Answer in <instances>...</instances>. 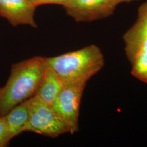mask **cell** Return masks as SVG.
<instances>
[{
  "label": "cell",
  "mask_w": 147,
  "mask_h": 147,
  "mask_svg": "<svg viewBox=\"0 0 147 147\" xmlns=\"http://www.w3.org/2000/svg\"><path fill=\"white\" fill-rule=\"evenodd\" d=\"M47 65L44 57L34 56L11 67L5 85L0 88V117L36 94L42 82Z\"/></svg>",
  "instance_id": "obj_1"
},
{
  "label": "cell",
  "mask_w": 147,
  "mask_h": 147,
  "mask_svg": "<svg viewBox=\"0 0 147 147\" xmlns=\"http://www.w3.org/2000/svg\"><path fill=\"white\" fill-rule=\"evenodd\" d=\"M44 60L63 84H87L103 68L105 64L103 53L94 44L57 56L44 57Z\"/></svg>",
  "instance_id": "obj_2"
},
{
  "label": "cell",
  "mask_w": 147,
  "mask_h": 147,
  "mask_svg": "<svg viewBox=\"0 0 147 147\" xmlns=\"http://www.w3.org/2000/svg\"><path fill=\"white\" fill-rule=\"evenodd\" d=\"M28 120L24 132H34L45 136L57 137L69 133L67 126L51 106L34 95L28 99Z\"/></svg>",
  "instance_id": "obj_3"
},
{
  "label": "cell",
  "mask_w": 147,
  "mask_h": 147,
  "mask_svg": "<svg viewBox=\"0 0 147 147\" xmlns=\"http://www.w3.org/2000/svg\"><path fill=\"white\" fill-rule=\"evenodd\" d=\"M86 84H63L62 89L51 106L71 134L79 131L80 106Z\"/></svg>",
  "instance_id": "obj_4"
},
{
  "label": "cell",
  "mask_w": 147,
  "mask_h": 147,
  "mask_svg": "<svg viewBox=\"0 0 147 147\" xmlns=\"http://www.w3.org/2000/svg\"><path fill=\"white\" fill-rule=\"evenodd\" d=\"M118 5L115 0H69L63 7L76 22H91L111 16Z\"/></svg>",
  "instance_id": "obj_5"
},
{
  "label": "cell",
  "mask_w": 147,
  "mask_h": 147,
  "mask_svg": "<svg viewBox=\"0 0 147 147\" xmlns=\"http://www.w3.org/2000/svg\"><path fill=\"white\" fill-rule=\"evenodd\" d=\"M36 8L28 0H0V16L13 26L27 25L37 28L34 19Z\"/></svg>",
  "instance_id": "obj_6"
},
{
  "label": "cell",
  "mask_w": 147,
  "mask_h": 147,
  "mask_svg": "<svg viewBox=\"0 0 147 147\" xmlns=\"http://www.w3.org/2000/svg\"><path fill=\"white\" fill-rule=\"evenodd\" d=\"M123 40L130 62L138 54L147 53V31L134 25L124 34Z\"/></svg>",
  "instance_id": "obj_7"
},
{
  "label": "cell",
  "mask_w": 147,
  "mask_h": 147,
  "mask_svg": "<svg viewBox=\"0 0 147 147\" xmlns=\"http://www.w3.org/2000/svg\"><path fill=\"white\" fill-rule=\"evenodd\" d=\"M63 86V84L57 75L47 65L42 82L35 95L51 106Z\"/></svg>",
  "instance_id": "obj_8"
},
{
  "label": "cell",
  "mask_w": 147,
  "mask_h": 147,
  "mask_svg": "<svg viewBox=\"0 0 147 147\" xmlns=\"http://www.w3.org/2000/svg\"><path fill=\"white\" fill-rule=\"evenodd\" d=\"M28 116V100L16 105L4 116L11 139L24 132Z\"/></svg>",
  "instance_id": "obj_9"
},
{
  "label": "cell",
  "mask_w": 147,
  "mask_h": 147,
  "mask_svg": "<svg viewBox=\"0 0 147 147\" xmlns=\"http://www.w3.org/2000/svg\"><path fill=\"white\" fill-rule=\"evenodd\" d=\"M130 63L132 65V75L147 84V53L138 54Z\"/></svg>",
  "instance_id": "obj_10"
},
{
  "label": "cell",
  "mask_w": 147,
  "mask_h": 147,
  "mask_svg": "<svg viewBox=\"0 0 147 147\" xmlns=\"http://www.w3.org/2000/svg\"><path fill=\"white\" fill-rule=\"evenodd\" d=\"M11 140L5 118L0 117V147H7Z\"/></svg>",
  "instance_id": "obj_11"
},
{
  "label": "cell",
  "mask_w": 147,
  "mask_h": 147,
  "mask_svg": "<svg viewBox=\"0 0 147 147\" xmlns=\"http://www.w3.org/2000/svg\"><path fill=\"white\" fill-rule=\"evenodd\" d=\"M134 25L147 31V1L138 8L137 19Z\"/></svg>",
  "instance_id": "obj_12"
},
{
  "label": "cell",
  "mask_w": 147,
  "mask_h": 147,
  "mask_svg": "<svg viewBox=\"0 0 147 147\" xmlns=\"http://www.w3.org/2000/svg\"><path fill=\"white\" fill-rule=\"evenodd\" d=\"M32 5L36 6L42 5L45 4H57L64 5L69 0H28Z\"/></svg>",
  "instance_id": "obj_13"
},
{
  "label": "cell",
  "mask_w": 147,
  "mask_h": 147,
  "mask_svg": "<svg viewBox=\"0 0 147 147\" xmlns=\"http://www.w3.org/2000/svg\"><path fill=\"white\" fill-rule=\"evenodd\" d=\"M117 3L119 5L120 3H129V2H131L133 1H138V0H115Z\"/></svg>",
  "instance_id": "obj_14"
}]
</instances>
